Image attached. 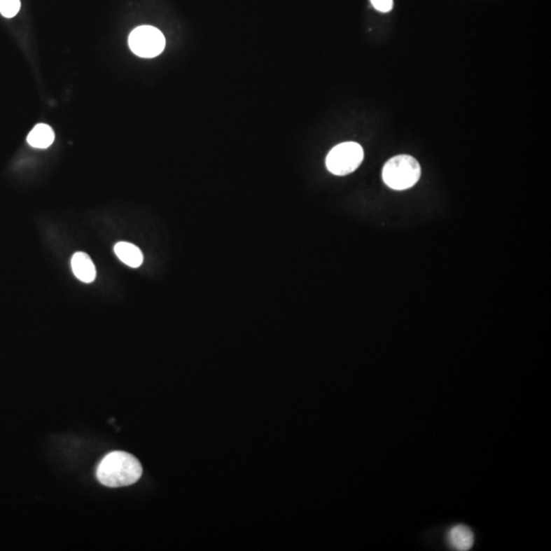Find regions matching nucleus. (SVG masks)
Instances as JSON below:
<instances>
[{"instance_id":"1","label":"nucleus","mask_w":551,"mask_h":551,"mask_svg":"<svg viewBox=\"0 0 551 551\" xmlns=\"http://www.w3.org/2000/svg\"><path fill=\"white\" fill-rule=\"evenodd\" d=\"M142 466L132 454L113 452L102 459L96 470L98 481L108 487L132 485L142 476Z\"/></svg>"},{"instance_id":"2","label":"nucleus","mask_w":551,"mask_h":551,"mask_svg":"<svg viewBox=\"0 0 551 551\" xmlns=\"http://www.w3.org/2000/svg\"><path fill=\"white\" fill-rule=\"evenodd\" d=\"M383 181L394 190H407L418 183L421 167L412 156L400 155L390 158L382 172Z\"/></svg>"},{"instance_id":"3","label":"nucleus","mask_w":551,"mask_h":551,"mask_svg":"<svg viewBox=\"0 0 551 551\" xmlns=\"http://www.w3.org/2000/svg\"><path fill=\"white\" fill-rule=\"evenodd\" d=\"M363 160V149L356 142L336 145L326 158V166L336 176H345L356 171Z\"/></svg>"},{"instance_id":"4","label":"nucleus","mask_w":551,"mask_h":551,"mask_svg":"<svg viewBox=\"0 0 551 551\" xmlns=\"http://www.w3.org/2000/svg\"><path fill=\"white\" fill-rule=\"evenodd\" d=\"M128 42L133 53L145 59L158 57L166 46L164 34L151 26H140L134 29Z\"/></svg>"},{"instance_id":"5","label":"nucleus","mask_w":551,"mask_h":551,"mask_svg":"<svg viewBox=\"0 0 551 551\" xmlns=\"http://www.w3.org/2000/svg\"><path fill=\"white\" fill-rule=\"evenodd\" d=\"M72 269L75 276L84 283H92L96 279L95 265L90 256L85 252H76L72 258Z\"/></svg>"},{"instance_id":"6","label":"nucleus","mask_w":551,"mask_h":551,"mask_svg":"<svg viewBox=\"0 0 551 551\" xmlns=\"http://www.w3.org/2000/svg\"><path fill=\"white\" fill-rule=\"evenodd\" d=\"M474 533L465 525H456L448 532V541L456 550H470L474 545Z\"/></svg>"},{"instance_id":"7","label":"nucleus","mask_w":551,"mask_h":551,"mask_svg":"<svg viewBox=\"0 0 551 551\" xmlns=\"http://www.w3.org/2000/svg\"><path fill=\"white\" fill-rule=\"evenodd\" d=\"M115 253L120 262L131 267H139L144 263V253L132 243H117L115 245Z\"/></svg>"},{"instance_id":"8","label":"nucleus","mask_w":551,"mask_h":551,"mask_svg":"<svg viewBox=\"0 0 551 551\" xmlns=\"http://www.w3.org/2000/svg\"><path fill=\"white\" fill-rule=\"evenodd\" d=\"M27 141L35 148H48L55 141V132L46 124H38L29 133Z\"/></svg>"},{"instance_id":"9","label":"nucleus","mask_w":551,"mask_h":551,"mask_svg":"<svg viewBox=\"0 0 551 551\" xmlns=\"http://www.w3.org/2000/svg\"><path fill=\"white\" fill-rule=\"evenodd\" d=\"M21 8V1L20 0H0V13L4 17H15Z\"/></svg>"},{"instance_id":"10","label":"nucleus","mask_w":551,"mask_h":551,"mask_svg":"<svg viewBox=\"0 0 551 551\" xmlns=\"http://www.w3.org/2000/svg\"><path fill=\"white\" fill-rule=\"evenodd\" d=\"M371 4L381 13H388L393 8V0H371Z\"/></svg>"}]
</instances>
